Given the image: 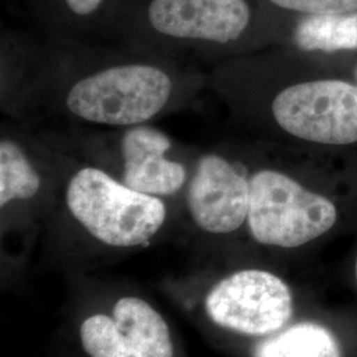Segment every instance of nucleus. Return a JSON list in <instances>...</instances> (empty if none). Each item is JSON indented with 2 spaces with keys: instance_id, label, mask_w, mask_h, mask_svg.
Masks as SVG:
<instances>
[{
  "instance_id": "obj_1",
  "label": "nucleus",
  "mask_w": 357,
  "mask_h": 357,
  "mask_svg": "<svg viewBox=\"0 0 357 357\" xmlns=\"http://www.w3.org/2000/svg\"><path fill=\"white\" fill-rule=\"evenodd\" d=\"M65 202L89 234L115 248L147 243L166 221L160 197L134 191L97 167L77 171L66 185Z\"/></svg>"
},
{
  "instance_id": "obj_2",
  "label": "nucleus",
  "mask_w": 357,
  "mask_h": 357,
  "mask_svg": "<svg viewBox=\"0 0 357 357\" xmlns=\"http://www.w3.org/2000/svg\"><path fill=\"white\" fill-rule=\"evenodd\" d=\"M174 91L172 77L160 66L113 65L77 79L66 93L65 106L89 123L132 128L160 114Z\"/></svg>"
},
{
  "instance_id": "obj_3",
  "label": "nucleus",
  "mask_w": 357,
  "mask_h": 357,
  "mask_svg": "<svg viewBox=\"0 0 357 357\" xmlns=\"http://www.w3.org/2000/svg\"><path fill=\"white\" fill-rule=\"evenodd\" d=\"M248 225L255 241L294 249L333 228L337 209L331 200L310 191L277 169H259L250 176Z\"/></svg>"
},
{
  "instance_id": "obj_4",
  "label": "nucleus",
  "mask_w": 357,
  "mask_h": 357,
  "mask_svg": "<svg viewBox=\"0 0 357 357\" xmlns=\"http://www.w3.org/2000/svg\"><path fill=\"white\" fill-rule=\"evenodd\" d=\"M277 125L301 141L357 143V86L342 79H315L282 89L271 102Z\"/></svg>"
},
{
  "instance_id": "obj_5",
  "label": "nucleus",
  "mask_w": 357,
  "mask_h": 357,
  "mask_svg": "<svg viewBox=\"0 0 357 357\" xmlns=\"http://www.w3.org/2000/svg\"><path fill=\"white\" fill-rule=\"evenodd\" d=\"M205 311L222 328L248 336H270L291 319L293 293L270 271L240 270L212 287L205 298Z\"/></svg>"
},
{
  "instance_id": "obj_6",
  "label": "nucleus",
  "mask_w": 357,
  "mask_h": 357,
  "mask_svg": "<svg viewBox=\"0 0 357 357\" xmlns=\"http://www.w3.org/2000/svg\"><path fill=\"white\" fill-rule=\"evenodd\" d=\"M79 337L90 357H174L166 320L134 296L119 299L113 317L97 314L84 320Z\"/></svg>"
},
{
  "instance_id": "obj_7",
  "label": "nucleus",
  "mask_w": 357,
  "mask_h": 357,
  "mask_svg": "<svg viewBox=\"0 0 357 357\" xmlns=\"http://www.w3.org/2000/svg\"><path fill=\"white\" fill-rule=\"evenodd\" d=\"M250 178L227 158L203 155L192 174L187 205L193 222L212 234H228L248 220Z\"/></svg>"
},
{
  "instance_id": "obj_8",
  "label": "nucleus",
  "mask_w": 357,
  "mask_h": 357,
  "mask_svg": "<svg viewBox=\"0 0 357 357\" xmlns=\"http://www.w3.org/2000/svg\"><path fill=\"white\" fill-rule=\"evenodd\" d=\"M149 20L165 36L225 45L243 36L252 11L246 0H153Z\"/></svg>"
},
{
  "instance_id": "obj_9",
  "label": "nucleus",
  "mask_w": 357,
  "mask_h": 357,
  "mask_svg": "<svg viewBox=\"0 0 357 357\" xmlns=\"http://www.w3.org/2000/svg\"><path fill=\"white\" fill-rule=\"evenodd\" d=\"M172 142L147 125L128 128L121 141L122 183L150 196H172L185 185L188 174L183 163L167 156Z\"/></svg>"
},
{
  "instance_id": "obj_10",
  "label": "nucleus",
  "mask_w": 357,
  "mask_h": 357,
  "mask_svg": "<svg viewBox=\"0 0 357 357\" xmlns=\"http://www.w3.org/2000/svg\"><path fill=\"white\" fill-rule=\"evenodd\" d=\"M253 357H343V352L328 327L301 321L258 343Z\"/></svg>"
},
{
  "instance_id": "obj_11",
  "label": "nucleus",
  "mask_w": 357,
  "mask_h": 357,
  "mask_svg": "<svg viewBox=\"0 0 357 357\" xmlns=\"http://www.w3.org/2000/svg\"><path fill=\"white\" fill-rule=\"evenodd\" d=\"M294 40L306 52L356 51L357 11L306 16L295 28Z\"/></svg>"
},
{
  "instance_id": "obj_12",
  "label": "nucleus",
  "mask_w": 357,
  "mask_h": 357,
  "mask_svg": "<svg viewBox=\"0 0 357 357\" xmlns=\"http://www.w3.org/2000/svg\"><path fill=\"white\" fill-rule=\"evenodd\" d=\"M41 187L40 174L19 143L11 139L0 142V205L15 200H28L38 195Z\"/></svg>"
},
{
  "instance_id": "obj_13",
  "label": "nucleus",
  "mask_w": 357,
  "mask_h": 357,
  "mask_svg": "<svg viewBox=\"0 0 357 357\" xmlns=\"http://www.w3.org/2000/svg\"><path fill=\"white\" fill-rule=\"evenodd\" d=\"M282 10L305 15H337L356 13L357 0H268Z\"/></svg>"
},
{
  "instance_id": "obj_14",
  "label": "nucleus",
  "mask_w": 357,
  "mask_h": 357,
  "mask_svg": "<svg viewBox=\"0 0 357 357\" xmlns=\"http://www.w3.org/2000/svg\"><path fill=\"white\" fill-rule=\"evenodd\" d=\"M103 0H65L72 13L79 16H88L97 11Z\"/></svg>"
},
{
  "instance_id": "obj_15",
  "label": "nucleus",
  "mask_w": 357,
  "mask_h": 357,
  "mask_svg": "<svg viewBox=\"0 0 357 357\" xmlns=\"http://www.w3.org/2000/svg\"><path fill=\"white\" fill-rule=\"evenodd\" d=\"M355 275H356V282H357V258H356V264H355Z\"/></svg>"
},
{
  "instance_id": "obj_16",
  "label": "nucleus",
  "mask_w": 357,
  "mask_h": 357,
  "mask_svg": "<svg viewBox=\"0 0 357 357\" xmlns=\"http://www.w3.org/2000/svg\"><path fill=\"white\" fill-rule=\"evenodd\" d=\"M356 78H357V69H356Z\"/></svg>"
}]
</instances>
